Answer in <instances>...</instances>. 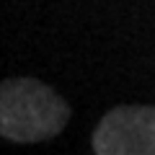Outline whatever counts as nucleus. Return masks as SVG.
<instances>
[{"label":"nucleus","instance_id":"1","mask_svg":"<svg viewBox=\"0 0 155 155\" xmlns=\"http://www.w3.org/2000/svg\"><path fill=\"white\" fill-rule=\"evenodd\" d=\"M70 122V104L36 78L0 80V137L31 145L52 140Z\"/></svg>","mask_w":155,"mask_h":155},{"label":"nucleus","instance_id":"2","mask_svg":"<svg viewBox=\"0 0 155 155\" xmlns=\"http://www.w3.org/2000/svg\"><path fill=\"white\" fill-rule=\"evenodd\" d=\"M91 147L96 155H155V106H114L98 122Z\"/></svg>","mask_w":155,"mask_h":155}]
</instances>
